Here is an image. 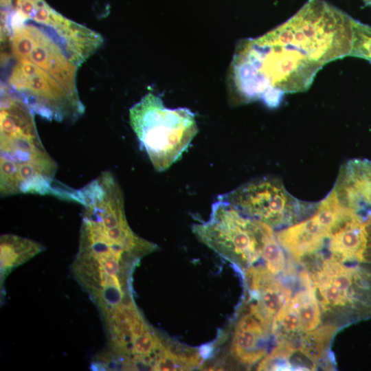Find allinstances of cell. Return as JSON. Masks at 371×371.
I'll return each instance as SVG.
<instances>
[{"mask_svg":"<svg viewBox=\"0 0 371 371\" xmlns=\"http://www.w3.org/2000/svg\"><path fill=\"white\" fill-rule=\"evenodd\" d=\"M6 87L34 113L47 120L73 122L85 111L78 92L27 60H14Z\"/></svg>","mask_w":371,"mask_h":371,"instance_id":"7","label":"cell"},{"mask_svg":"<svg viewBox=\"0 0 371 371\" xmlns=\"http://www.w3.org/2000/svg\"><path fill=\"white\" fill-rule=\"evenodd\" d=\"M262 258L266 268L273 275L285 270L286 259L284 249L272 230L268 235L263 248Z\"/></svg>","mask_w":371,"mask_h":371,"instance_id":"16","label":"cell"},{"mask_svg":"<svg viewBox=\"0 0 371 371\" xmlns=\"http://www.w3.org/2000/svg\"><path fill=\"white\" fill-rule=\"evenodd\" d=\"M302 289L290 296L289 300L295 309L300 322L302 332L311 331L321 323V311L319 302L312 284L310 276L306 271L300 275Z\"/></svg>","mask_w":371,"mask_h":371,"instance_id":"13","label":"cell"},{"mask_svg":"<svg viewBox=\"0 0 371 371\" xmlns=\"http://www.w3.org/2000/svg\"><path fill=\"white\" fill-rule=\"evenodd\" d=\"M192 230L202 243L245 271L262 257L273 228L218 199L212 206L210 219L194 225Z\"/></svg>","mask_w":371,"mask_h":371,"instance_id":"5","label":"cell"},{"mask_svg":"<svg viewBox=\"0 0 371 371\" xmlns=\"http://www.w3.org/2000/svg\"><path fill=\"white\" fill-rule=\"evenodd\" d=\"M353 21L323 0H308L282 25L240 42L231 66L234 102L273 108L285 94L306 90L324 65L350 55Z\"/></svg>","mask_w":371,"mask_h":371,"instance_id":"1","label":"cell"},{"mask_svg":"<svg viewBox=\"0 0 371 371\" xmlns=\"http://www.w3.org/2000/svg\"><path fill=\"white\" fill-rule=\"evenodd\" d=\"M1 280L12 269L42 251L44 247L34 240L13 235L1 236Z\"/></svg>","mask_w":371,"mask_h":371,"instance_id":"14","label":"cell"},{"mask_svg":"<svg viewBox=\"0 0 371 371\" xmlns=\"http://www.w3.org/2000/svg\"><path fill=\"white\" fill-rule=\"evenodd\" d=\"M363 1L367 5H371V0H363Z\"/></svg>","mask_w":371,"mask_h":371,"instance_id":"18","label":"cell"},{"mask_svg":"<svg viewBox=\"0 0 371 371\" xmlns=\"http://www.w3.org/2000/svg\"><path fill=\"white\" fill-rule=\"evenodd\" d=\"M1 5H8L10 3V0H1Z\"/></svg>","mask_w":371,"mask_h":371,"instance_id":"17","label":"cell"},{"mask_svg":"<svg viewBox=\"0 0 371 371\" xmlns=\"http://www.w3.org/2000/svg\"><path fill=\"white\" fill-rule=\"evenodd\" d=\"M341 208L334 190L318 203L308 217L276 234L282 249L294 260L311 259L322 249L327 234Z\"/></svg>","mask_w":371,"mask_h":371,"instance_id":"9","label":"cell"},{"mask_svg":"<svg viewBox=\"0 0 371 371\" xmlns=\"http://www.w3.org/2000/svg\"><path fill=\"white\" fill-rule=\"evenodd\" d=\"M218 199L272 228L286 227L304 220L315 212L318 204L298 200L286 190L280 179L273 177L249 181Z\"/></svg>","mask_w":371,"mask_h":371,"instance_id":"8","label":"cell"},{"mask_svg":"<svg viewBox=\"0 0 371 371\" xmlns=\"http://www.w3.org/2000/svg\"><path fill=\"white\" fill-rule=\"evenodd\" d=\"M58 166L38 134L34 113L5 86L0 111V192L55 196L80 203L79 190L55 178Z\"/></svg>","mask_w":371,"mask_h":371,"instance_id":"2","label":"cell"},{"mask_svg":"<svg viewBox=\"0 0 371 371\" xmlns=\"http://www.w3.org/2000/svg\"><path fill=\"white\" fill-rule=\"evenodd\" d=\"M129 121L140 147L158 172L166 170L181 157L199 131L190 109L167 108L151 92L129 109Z\"/></svg>","mask_w":371,"mask_h":371,"instance_id":"3","label":"cell"},{"mask_svg":"<svg viewBox=\"0 0 371 371\" xmlns=\"http://www.w3.org/2000/svg\"><path fill=\"white\" fill-rule=\"evenodd\" d=\"M269 331L248 312L240 316L234 328L230 352L240 363L251 366L267 354L265 341Z\"/></svg>","mask_w":371,"mask_h":371,"instance_id":"12","label":"cell"},{"mask_svg":"<svg viewBox=\"0 0 371 371\" xmlns=\"http://www.w3.org/2000/svg\"><path fill=\"white\" fill-rule=\"evenodd\" d=\"M333 189L344 206L359 214L371 216V161H348L341 166Z\"/></svg>","mask_w":371,"mask_h":371,"instance_id":"11","label":"cell"},{"mask_svg":"<svg viewBox=\"0 0 371 371\" xmlns=\"http://www.w3.org/2000/svg\"><path fill=\"white\" fill-rule=\"evenodd\" d=\"M308 273L325 316L346 324L371 317V265L315 260Z\"/></svg>","mask_w":371,"mask_h":371,"instance_id":"4","label":"cell"},{"mask_svg":"<svg viewBox=\"0 0 371 371\" xmlns=\"http://www.w3.org/2000/svg\"><path fill=\"white\" fill-rule=\"evenodd\" d=\"M337 326L326 324L304 333L298 342L297 348L309 361L316 365L324 358Z\"/></svg>","mask_w":371,"mask_h":371,"instance_id":"15","label":"cell"},{"mask_svg":"<svg viewBox=\"0 0 371 371\" xmlns=\"http://www.w3.org/2000/svg\"><path fill=\"white\" fill-rule=\"evenodd\" d=\"M3 23L1 38L8 41L14 60L32 62L70 91L78 92L76 76L80 65L45 27L33 21L29 23L15 12Z\"/></svg>","mask_w":371,"mask_h":371,"instance_id":"6","label":"cell"},{"mask_svg":"<svg viewBox=\"0 0 371 371\" xmlns=\"http://www.w3.org/2000/svg\"><path fill=\"white\" fill-rule=\"evenodd\" d=\"M245 280L249 292V312L271 332L273 319L291 291L261 265L246 269Z\"/></svg>","mask_w":371,"mask_h":371,"instance_id":"10","label":"cell"}]
</instances>
